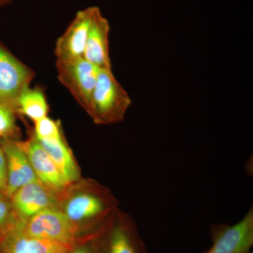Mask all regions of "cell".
<instances>
[{
	"label": "cell",
	"instance_id": "6da1fadb",
	"mask_svg": "<svg viewBox=\"0 0 253 253\" xmlns=\"http://www.w3.org/2000/svg\"><path fill=\"white\" fill-rule=\"evenodd\" d=\"M58 208L83 240L96 238L119 205L109 188L94 179L82 178L58 195Z\"/></svg>",
	"mask_w": 253,
	"mask_h": 253
},
{
	"label": "cell",
	"instance_id": "7a4b0ae2",
	"mask_svg": "<svg viewBox=\"0 0 253 253\" xmlns=\"http://www.w3.org/2000/svg\"><path fill=\"white\" fill-rule=\"evenodd\" d=\"M131 100L113 76L111 69H99L90 104L86 113L97 125H110L124 120Z\"/></svg>",
	"mask_w": 253,
	"mask_h": 253
},
{
	"label": "cell",
	"instance_id": "3957f363",
	"mask_svg": "<svg viewBox=\"0 0 253 253\" xmlns=\"http://www.w3.org/2000/svg\"><path fill=\"white\" fill-rule=\"evenodd\" d=\"M95 242L97 253H148L135 221L119 208Z\"/></svg>",
	"mask_w": 253,
	"mask_h": 253
},
{
	"label": "cell",
	"instance_id": "277c9868",
	"mask_svg": "<svg viewBox=\"0 0 253 253\" xmlns=\"http://www.w3.org/2000/svg\"><path fill=\"white\" fill-rule=\"evenodd\" d=\"M16 226L25 235L70 246H76L81 240L67 217L58 207L44 210L24 222L19 221Z\"/></svg>",
	"mask_w": 253,
	"mask_h": 253
},
{
	"label": "cell",
	"instance_id": "5b68a950",
	"mask_svg": "<svg viewBox=\"0 0 253 253\" xmlns=\"http://www.w3.org/2000/svg\"><path fill=\"white\" fill-rule=\"evenodd\" d=\"M58 79L84 111H87L96 85L99 68L84 58L56 61Z\"/></svg>",
	"mask_w": 253,
	"mask_h": 253
},
{
	"label": "cell",
	"instance_id": "8992f818",
	"mask_svg": "<svg viewBox=\"0 0 253 253\" xmlns=\"http://www.w3.org/2000/svg\"><path fill=\"white\" fill-rule=\"evenodd\" d=\"M212 244L204 253H247L253 246V209L250 208L239 222L212 224L211 228Z\"/></svg>",
	"mask_w": 253,
	"mask_h": 253
},
{
	"label": "cell",
	"instance_id": "52a82bcc",
	"mask_svg": "<svg viewBox=\"0 0 253 253\" xmlns=\"http://www.w3.org/2000/svg\"><path fill=\"white\" fill-rule=\"evenodd\" d=\"M34 72L0 45V104L17 113L18 100L29 87Z\"/></svg>",
	"mask_w": 253,
	"mask_h": 253
},
{
	"label": "cell",
	"instance_id": "ba28073f",
	"mask_svg": "<svg viewBox=\"0 0 253 253\" xmlns=\"http://www.w3.org/2000/svg\"><path fill=\"white\" fill-rule=\"evenodd\" d=\"M96 6L78 11L64 33L58 38L55 54L59 61L83 57L86 40Z\"/></svg>",
	"mask_w": 253,
	"mask_h": 253
},
{
	"label": "cell",
	"instance_id": "9c48e42d",
	"mask_svg": "<svg viewBox=\"0 0 253 253\" xmlns=\"http://www.w3.org/2000/svg\"><path fill=\"white\" fill-rule=\"evenodd\" d=\"M18 221L24 222L47 208L58 207V195L40 181L28 183L11 196Z\"/></svg>",
	"mask_w": 253,
	"mask_h": 253
},
{
	"label": "cell",
	"instance_id": "30bf717a",
	"mask_svg": "<svg viewBox=\"0 0 253 253\" xmlns=\"http://www.w3.org/2000/svg\"><path fill=\"white\" fill-rule=\"evenodd\" d=\"M19 144L29 158L38 181L51 191L59 195L69 186L62 173L46 154L34 136Z\"/></svg>",
	"mask_w": 253,
	"mask_h": 253
},
{
	"label": "cell",
	"instance_id": "8fae6325",
	"mask_svg": "<svg viewBox=\"0 0 253 253\" xmlns=\"http://www.w3.org/2000/svg\"><path fill=\"white\" fill-rule=\"evenodd\" d=\"M0 146L4 152L7 169V186L5 194L11 198L18 189L38 179L19 141L0 140Z\"/></svg>",
	"mask_w": 253,
	"mask_h": 253
},
{
	"label": "cell",
	"instance_id": "7c38bea8",
	"mask_svg": "<svg viewBox=\"0 0 253 253\" xmlns=\"http://www.w3.org/2000/svg\"><path fill=\"white\" fill-rule=\"evenodd\" d=\"M109 21L96 6L86 40L83 58L99 69H111L109 55Z\"/></svg>",
	"mask_w": 253,
	"mask_h": 253
},
{
	"label": "cell",
	"instance_id": "4fadbf2b",
	"mask_svg": "<svg viewBox=\"0 0 253 253\" xmlns=\"http://www.w3.org/2000/svg\"><path fill=\"white\" fill-rule=\"evenodd\" d=\"M16 225L1 238L0 253H68L74 247L25 235Z\"/></svg>",
	"mask_w": 253,
	"mask_h": 253
},
{
	"label": "cell",
	"instance_id": "5bb4252c",
	"mask_svg": "<svg viewBox=\"0 0 253 253\" xmlns=\"http://www.w3.org/2000/svg\"><path fill=\"white\" fill-rule=\"evenodd\" d=\"M37 140L59 168L69 185L81 179L80 168L63 135L55 139Z\"/></svg>",
	"mask_w": 253,
	"mask_h": 253
},
{
	"label": "cell",
	"instance_id": "9a60e30c",
	"mask_svg": "<svg viewBox=\"0 0 253 253\" xmlns=\"http://www.w3.org/2000/svg\"><path fill=\"white\" fill-rule=\"evenodd\" d=\"M48 111L47 101L41 89L28 87L18 98L17 113L27 116L33 122L47 116Z\"/></svg>",
	"mask_w": 253,
	"mask_h": 253
},
{
	"label": "cell",
	"instance_id": "2e32d148",
	"mask_svg": "<svg viewBox=\"0 0 253 253\" xmlns=\"http://www.w3.org/2000/svg\"><path fill=\"white\" fill-rule=\"evenodd\" d=\"M18 222L11 198L0 193V237H3Z\"/></svg>",
	"mask_w": 253,
	"mask_h": 253
},
{
	"label": "cell",
	"instance_id": "e0dca14e",
	"mask_svg": "<svg viewBox=\"0 0 253 253\" xmlns=\"http://www.w3.org/2000/svg\"><path fill=\"white\" fill-rule=\"evenodd\" d=\"M15 114L14 110L9 106L0 104V140H16L18 128Z\"/></svg>",
	"mask_w": 253,
	"mask_h": 253
},
{
	"label": "cell",
	"instance_id": "ac0fdd59",
	"mask_svg": "<svg viewBox=\"0 0 253 253\" xmlns=\"http://www.w3.org/2000/svg\"><path fill=\"white\" fill-rule=\"evenodd\" d=\"M34 136L38 140L55 139L63 135L59 123L48 116L34 121Z\"/></svg>",
	"mask_w": 253,
	"mask_h": 253
},
{
	"label": "cell",
	"instance_id": "d6986e66",
	"mask_svg": "<svg viewBox=\"0 0 253 253\" xmlns=\"http://www.w3.org/2000/svg\"><path fill=\"white\" fill-rule=\"evenodd\" d=\"M68 253H97L95 238L84 240L81 244H76Z\"/></svg>",
	"mask_w": 253,
	"mask_h": 253
},
{
	"label": "cell",
	"instance_id": "ffe728a7",
	"mask_svg": "<svg viewBox=\"0 0 253 253\" xmlns=\"http://www.w3.org/2000/svg\"><path fill=\"white\" fill-rule=\"evenodd\" d=\"M7 186V169L4 152L0 146V193L6 191Z\"/></svg>",
	"mask_w": 253,
	"mask_h": 253
},
{
	"label": "cell",
	"instance_id": "44dd1931",
	"mask_svg": "<svg viewBox=\"0 0 253 253\" xmlns=\"http://www.w3.org/2000/svg\"><path fill=\"white\" fill-rule=\"evenodd\" d=\"M3 4H5L4 0H0V6Z\"/></svg>",
	"mask_w": 253,
	"mask_h": 253
},
{
	"label": "cell",
	"instance_id": "7402d4cb",
	"mask_svg": "<svg viewBox=\"0 0 253 253\" xmlns=\"http://www.w3.org/2000/svg\"><path fill=\"white\" fill-rule=\"evenodd\" d=\"M4 2H5V4H6V3L9 2L10 0H4Z\"/></svg>",
	"mask_w": 253,
	"mask_h": 253
},
{
	"label": "cell",
	"instance_id": "603a6c76",
	"mask_svg": "<svg viewBox=\"0 0 253 253\" xmlns=\"http://www.w3.org/2000/svg\"><path fill=\"white\" fill-rule=\"evenodd\" d=\"M1 238L2 237H0V246H1Z\"/></svg>",
	"mask_w": 253,
	"mask_h": 253
},
{
	"label": "cell",
	"instance_id": "cb8c5ba5",
	"mask_svg": "<svg viewBox=\"0 0 253 253\" xmlns=\"http://www.w3.org/2000/svg\"><path fill=\"white\" fill-rule=\"evenodd\" d=\"M247 253H253V252H252V251H250V252Z\"/></svg>",
	"mask_w": 253,
	"mask_h": 253
}]
</instances>
